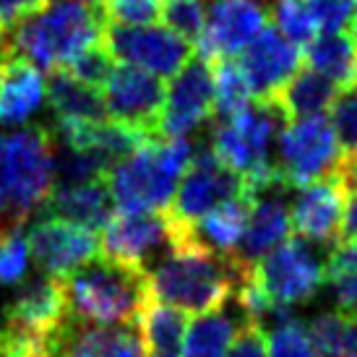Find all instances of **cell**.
Instances as JSON below:
<instances>
[{
	"instance_id": "6da1fadb",
	"label": "cell",
	"mask_w": 357,
	"mask_h": 357,
	"mask_svg": "<svg viewBox=\"0 0 357 357\" xmlns=\"http://www.w3.org/2000/svg\"><path fill=\"white\" fill-rule=\"evenodd\" d=\"M146 274L151 298L185 316L225 307L238 284V268L229 258L214 256L190 240H172Z\"/></svg>"
},
{
	"instance_id": "7a4b0ae2",
	"label": "cell",
	"mask_w": 357,
	"mask_h": 357,
	"mask_svg": "<svg viewBox=\"0 0 357 357\" xmlns=\"http://www.w3.org/2000/svg\"><path fill=\"white\" fill-rule=\"evenodd\" d=\"M66 313L79 324L133 326L149 303V274L97 256L63 279Z\"/></svg>"
},
{
	"instance_id": "3957f363",
	"label": "cell",
	"mask_w": 357,
	"mask_h": 357,
	"mask_svg": "<svg viewBox=\"0 0 357 357\" xmlns=\"http://www.w3.org/2000/svg\"><path fill=\"white\" fill-rule=\"evenodd\" d=\"M102 29V13L84 0H50L6 37V55H19L34 68L52 73L68 66L81 50L97 45Z\"/></svg>"
},
{
	"instance_id": "277c9868",
	"label": "cell",
	"mask_w": 357,
	"mask_h": 357,
	"mask_svg": "<svg viewBox=\"0 0 357 357\" xmlns=\"http://www.w3.org/2000/svg\"><path fill=\"white\" fill-rule=\"evenodd\" d=\"M196 146L190 139L144 141L107 172L112 204L120 211H165L178 190Z\"/></svg>"
},
{
	"instance_id": "5b68a950",
	"label": "cell",
	"mask_w": 357,
	"mask_h": 357,
	"mask_svg": "<svg viewBox=\"0 0 357 357\" xmlns=\"http://www.w3.org/2000/svg\"><path fill=\"white\" fill-rule=\"evenodd\" d=\"M284 123L287 118L279 109L277 100H253L248 107L214 126L208 149L225 167L238 172L250 190H256L279 180L271 149Z\"/></svg>"
},
{
	"instance_id": "8992f818",
	"label": "cell",
	"mask_w": 357,
	"mask_h": 357,
	"mask_svg": "<svg viewBox=\"0 0 357 357\" xmlns=\"http://www.w3.org/2000/svg\"><path fill=\"white\" fill-rule=\"evenodd\" d=\"M0 178L16 217L26 225L40 211L55 183V139L45 126L0 133Z\"/></svg>"
},
{
	"instance_id": "52a82bcc",
	"label": "cell",
	"mask_w": 357,
	"mask_h": 357,
	"mask_svg": "<svg viewBox=\"0 0 357 357\" xmlns=\"http://www.w3.org/2000/svg\"><path fill=\"white\" fill-rule=\"evenodd\" d=\"M250 277L271 305L292 310L310 303L326 284V258L295 235L261 258L250 268Z\"/></svg>"
},
{
	"instance_id": "ba28073f",
	"label": "cell",
	"mask_w": 357,
	"mask_h": 357,
	"mask_svg": "<svg viewBox=\"0 0 357 357\" xmlns=\"http://www.w3.org/2000/svg\"><path fill=\"white\" fill-rule=\"evenodd\" d=\"M339 162L342 146L326 115L287 120L279 130L274 169L284 188L295 190L313 180L334 175Z\"/></svg>"
},
{
	"instance_id": "9c48e42d",
	"label": "cell",
	"mask_w": 357,
	"mask_h": 357,
	"mask_svg": "<svg viewBox=\"0 0 357 357\" xmlns=\"http://www.w3.org/2000/svg\"><path fill=\"white\" fill-rule=\"evenodd\" d=\"M248 190L245 180L217 159L208 146H199L178 183V190L165 208V217L175 229H188L222 201Z\"/></svg>"
},
{
	"instance_id": "30bf717a",
	"label": "cell",
	"mask_w": 357,
	"mask_h": 357,
	"mask_svg": "<svg viewBox=\"0 0 357 357\" xmlns=\"http://www.w3.org/2000/svg\"><path fill=\"white\" fill-rule=\"evenodd\" d=\"M102 45L115 60L157 76L172 79L193 55V45L178 37L167 26H112L105 24Z\"/></svg>"
},
{
	"instance_id": "8fae6325",
	"label": "cell",
	"mask_w": 357,
	"mask_h": 357,
	"mask_svg": "<svg viewBox=\"0 0 357 357\" xmlns=\"http://www.w3.org/2000/svg\"><path fill=\"white\" fill-rule=\"evenodd\" d=\"M214 120V76L206 60H188L165 89L159 112V139H188Z\"/></svg>"
},
{
	"instance_id": "7c38bea8",
	"label": "cell",
	"mask_w": 357,
	"mask_h": 357,
	"mask_svg": "<svg viewBox=\"0 0 357 357\" xmlns=\"http://www.w3.org/2000/svg\"><path fill=\"white\" fill-rule=\"evenodd\" d=\"M274 0H211L199 42V58L208 66L217 60L238 58L240 52L268 26Z\"/></svg>"
},
{
	"instance_id": "4fadbf2b",
	"label": "cell",
	"mask_w": 357,
	"mask_h": 357,
	"mask_svg": "<svg viewBox=\"0 0 357 357\" xmlns=\"http://www.w3.org/2000/svg\"><path fill=\"white\" fill-rule=\"evenodd\" d=\"M100 256L149 271L169 248V222L165 211H112L105 225Z\"/></svg>"
},
{
	"instance_id": "5bb4252c",
	"label": "cell",
	"mask_w": 357,
	"mask_h": 357,
	"mask_svg": "<svg viewBox=\"0 0 357 357\" xmlns=\"http://www.w3.org/2000/svg\"><path fill=\"white\" fill-rule=\"evenodd\" d=\"M102 89H105L102 102H105L107 120L157 136L159 112L165 102L162 79L133 66H118L109 70Z\"/></svg>"
},
{
	"instance_id": "9a60e30c",
	"label": "cell",
	"mask_w": 357,
	"mask_h": 357,
	"mask_svg": "<svg viewBox=\"0 0 357 357\" xmlns=\"http://www.w3.org/2000/svg\"><path fill=\"white\" fill-rule=\"evenodd\" d=\"M29 253L42 274L66 279L100 256L97 229L81 227L58 217H42L29 232Z\"/></svg>"
},
{
	"instance_id": "2e32d148",
	"label": "cell",
	"mask_w": 357,
	"mask_h": 357,
	"mask_svg": "<svg viewBox=\"0 0 357 357\" xmlns=\"http://www.w3.org/2000/svg\"><path fill=\"white\" fill-rule=\"evenodd\" d=\"M344 204L347 190L337 172L300 185L289 201V227L310 245H324L328 250L342 238Z\"/></svg>"
},
{
	"instance_id": "e0dca14e",
	"label": "cell",
	"mask_w": 357,
	"mask_h": 357,
	"mask_svg": "<svg viewBox=\"0 0 357 357\" xmlns=\"http://www.w3.org/2000/svg\"><path fill=\"white\" fill-rule=\"evenodd\" d=\"M287 193L289 188H284L279 180L253 190L243 238L229 258L238 268H253L261 258L268 256L292 235Z\"/></svg>"
},
{
	"instance_id": "ac0fdd59",
	"label": "cell",
	"mask_w": 357,
	"mask_h": 357,
	"mask_svg": "<svg viewBox=\"0 0 357 357\" xmlns=\"http://www.w3.org/2000/svg\"><path fill=\"white\" fill-rule=\"evenodd\" d=\"M238 63L253 89V100H277L282 86L303 66V52L279 29L264 26V31L238 55Z\"/></svg>"
},
{
	"instance_id": "d6986e66",
	"label": "cell",
	"mask_w": 357,
	"mask_h": 357,
	"mask_svg": "<svg viewBox=\"0 0 357 357\" xmlns=\"http://www.w3.org/2000/svg\"><path fill=\"white\" fill-rule=\"evenodd\" d=\"M47 357H146V349L130 326H94L66 316L47 337Z\"/></svg>"
},
{
	"instance_id": "ffe728a7",
	"label": "cell",
	"mask_w": 357,
	"mask_h": 357,
	"mask_svg": "<svg viewBox=\"0 0 357 357\" xmlns=\"http://www.w3.org/2000/svg\"><path fill=\"white\" fill-rule=\"evenodd\" d=\"M66 292H63V279L42 277L26 282L16 292L6 307V321L16 328H24L29 334L47 339L55 328L66 321Z\"/></svg>"
},
{
	"instance_id": "44dd1931",
	"label": "cell",
	"mask_w": 357,
	"mask_h": 357,
	"mask_svg": "<svg viewBox=\"0 0 357 357\" xmlns=\"http://www.w3.org/2000/svg\"><path fill=\"white\" fill-rule=\"evenodd\" d=\"M47 81L19 55L0 58V126H24L45 105Z\"/></svg>"
},
{
	"instance_id": "7402d4cb",
	"label": "cell",
	"mask_w": 357,
	"mask_h": 357,
	"mask_svg": "<svg viewBox=\"0 0 357 357\" xmlns=\"http://www.w3.org/2000/svg\"><path fill=\"white\" fill-rule=\"evenodd\" d=\"M42 217H58L89 229H102L115 211L112 196L105 180L89 183H66L52 185L50 196L42 204Z\"/></svg>"
},
{
	"instance_id": "603a6c76",
	"label": "cell",
	"mask_w": 357,
	"mask_h": 357,
	"mask_svg": "<svg viewBox=\"0 0 357 357\" xmlns=\"http://www.w3.org/2000/svg\"><path fill=\"white\" fill-rule=\"evenodd\" d=\"M227 305L201 313L190 321L185 326V334H183L180 357H227L240 326L248 321L238 310V305H235V310H227Z\"/></svg>"
},
{
	"instance_id": "cb8c5ba5",
	"label": "cell",
	"mask_w": 357,
	"mask_h": 357,
	"mask_svg": "<svg viewBox=\"0 0 357 357\" xmlns=\"http://www.w3.org/2000/svg\"><path fill=\"white\" fill-rule=\"evenodd\" d=\"M305 66L328 79L339 91L357 84V45L347 31H324L307 42Z\"/></svg>"
},
{
	"instance_id": "d4e9b609",
	"label": "cell",
	"mask_w": 357,
	"mask_h": 357,
	"mask_svg": "<svg viewBox=\"0 0 357 357\" xmlns=\"http://www.w3.org/2000/svg\"><path fill=\"white\" fill-rule=\"evenodd\" d=\"M47 100L55 123H100L107 120L100 89L81 84L68 70H52L47 81Z\"/></svg>"
},
{
	"instance_id": "484cf974",
	"label": "cell",
	"mask_w": 357,
	"mask_h": 357,
	"mask_svg": "<svg viewBox=\"0 0 357 357\" xmlns=\"http://www.w3.org/2000/svg\"><path fill=\"white\" fill-rule=\"evenodd\" d=\"M337 94L339 89L331 81L303 63L298 73L277 94V105L287 120L313 118V115H326L337 100Z\"/></svg>"
},
{
	"instance_id": "4316f807",
	"label": "cell",
	"mask_w": 357,
	"mask_h": 357,
	"mask_svg": "<svg viewBox=\"0 0 357 357\" xmlns=\"http://www.w3.org/2000/svg\"><path fill=\"white\" fill-rule=\"evenodd\" d=\"M139 337L141 344L151 357H180V344L185 334V313L172 305H165L159 300L149 298L139 313Z\"/></svg>"
},
{
	"instance_id": "83f0119b",
	"label": "cell",
	"mask_w": 357,
	"mask_h": 357,
	"mask_svg": "<svg viewBox=\"0 0 357 357\" xmlns=\"http://www.w3.org/2000/svg\"><path fill=\"white\" fill-rule=\"evenodd\" d=\"M326 284L339 313L357 321V238H339L328 248Z\"/></svg>"
},
{
	"instance_id": "f1b7e54d",
	"label": "cell",
	"mask_w": 357,
	"mask_h": 357,
	"mask_svg": "<svg viewBox=\"0 0 357 357\" xmlns=\"http://www.w3.org/2000/svg\"><path fill=\"white\" fill-rule=\"evenodd\" d=\"M307 337L313 342L316 355L321 357H339L347 355V352H357V321L339 313V310H324L310 321Z\"/></svg>"
},
{
	"instance_id": "f546056e",
	"label": "cell",
	"mask_w": 357,
	"mask_h": 357,
	"mask_svg": "<svg viewBox=\"0 0 357 357\" xmlns=\"http://www.w3.org/2000/svg\"><path fill=\"white\" fill-rule=\"evenodd\" d=\"M211 76H214V118H232L235 112L253 102V89L235 58L211 63Z\"/></svg>"
},
{
	"instance_id": "4dcf8cb0",
	"label": "cell",
	"mask_w": 357,
	"mask_h": 357,
	"mask_svg": "<svg viewBox=\"0 0 357 357\" xmlns=\"http://www.w3.org/2000/svg\"><path fill=\"white\" fill-rule=\"evenodd\" d=\"M268 16L274 19L277 29L287 37L292 45H307L321 34L316 19L310 16L305 0H274Z\"/></svg>"
},
{
	"instance_id": "1f68e13d",
	"label": "cell",
	"mask_w": 357,
	"mask_h": 357,
	"mask_svg": "<svg viewBox=\"0 0 357 357\" xmlns=\"http://www.w3.org/2000/svg\"><path fill=\"white\" fill-rule=\"evenodd\" d=\"M268 357H316L313 342L307 337V326L295 316L279 321L268 328Z\"/></svg>"
},
{
	"instance_id": "d6a6232c",
	"label": "cell",
	"mask_w": 357,
	"mask_h": 357,
	"mask_svg": "<svg viewBox=\"0 0 357 357\" xmlns=\"http://www.w3.org/2000/svg\"><path fill=\"white\" fill-rule=\"evenodd\" d=\"M159 16L165 19V26L169 31H175L190 45H196L204 31L206 10H204V0H167Z\"/></svg>"
},
{
	"instance_id": "836d02e7",
	"label": "cell",
	"mask_w": 357,
	"mask_h": 357,
	"mask_svg": "<svg viewBox=\"0 0 357 357\" xmlns=\"http://www.w3.org/2000/svg\"><path fill=\"white\" fill-rule=\"evenodd\" d=\"M29 240L21 229L0 235V284H21L29 274Z\"/></svg>"
},
{
	"instance_id": "e575fe53",
	"label": "cell",
	"mask_w": 357,
	"mask_h": 357,
	"mask_svg": "<svg viewBox=\"0 0 357 357\" xmlns=\"http://www.w3.org/2000/svg\"><path fill=\"white\" fill-rule=\"evenodd\" d=\"M102 21L112 26H149L162 13L159 0H107L100 8Z\"/></svg>"
},
{
	"instance_id": "d590c367",
	"label": "cell",
	"mask_w": 357,
	"mask_h": 357,
	"mask_svg": "<svg viewBox=\"0 0 357 357\" xmlns=\"http://www.w3.org/2000/svg\"><path fill=\"white\" fill-rule=\"evenodd\" d=\"M112 55L107 52V47L102 45V40L97 45H91L86 50H81L76 58L70 60L66 70H68L73 79H79L81 84H86V86H94V89H100L102 84L107 81L109 70L115 68L112 66Z\"/></svg>"
},
{
	"instance_id": "8d00e7d4",
	"label": "cell",
	"mask_w": 357,
	"mask_h": 357,
	"mask_svg": "<svg viewBox=\"0 0 357 357\" xmlns=\"http://www.w3.org/2000/svg\"><path fill=\"white\" fill-rule=\"evenodd\" d=\"M331 128L337 136L339 146L344 154L357 151V86L347 91H339L334 105H331Z\"/></svg>"
},
{
	"instance_id": "74e56055",
	"label": "cell",
	"mask_w": 357,
	"mask_h": 357,
	"mask_svg": "<svg viewBox=\"0 0 357 357\" xmlns=\"http://www.w3.org/2000/svg\"><path fill=\"white\" fill-rule=\"evenodd\" d=\"M318 31H344L355 16V0H305Z\"/></svg>"
},
{
	"instance_id": "f35d334b",
	"label": "cell",
	"mask_w": 357,
	"mask_h": 357,
	"mask_svg": "<svg viewBox=\"0 0 357 357\" xmlns=\"http://www.w3.org/2000/svg\"><path fill=\"white\" fill-rule=\"evenodd\" d=\"M227 357H268L264 328L258 326V324H253V321H245V324L240 326L238 337L232 342Z\"/></svg>"
},
{
	"instance_id": "ab89813d",
	"label": "cell",
	"mask_w": 357,
	"mask_h": 357,
	"mask_svg": "<svg viewBox=\"0 0 357 357\" xmlns=\"http://www.w3.org/2000/svg\"><path fill=\"white\" fill-rule=\"evenodd\" d=\"M50 0H0V34L13 31L24 19L34 16Z\"/></svg>"
},
{
	"instance_id": "60d3db41",
	"label": "cell",
	"mask_w": 357,
	"mask_h": 357,
	"mask_svg": "<svg viewBox=\"0 0 357 357\" xmlns=\"http://www.w3.org/2000/svg\"><path fill=\"white\" fill-rule=\"evenodd\" d=\"M342 238H357V190H347L344 222H342Z\"/></svg>"
},
{
	"instance_id": "b9f144b4",
	"label": "cell",
	"mask_w": 357,
	"mask_h": 357,
	"mask_svg": "<svg viewBox=\"0 0 357 357\" xmlns=\"http://www.w3.org/2000/svg\"><path fill=\"white\" fill-rule=\"evenodd\" d=\"M349 37H352V40H355V45H357V19L352 21V29H349Z\"/></svg>"
},
{
	"instance_id": "7bdbcfd3",
	"label": "cell",
	"mask_w": 357,
	"mask_h": 357,
	"mask_svg": "<svg viewBox=\"0 0 357 357\" xmlns=\"http://www.w3.org/2000/svg\"><path fill=\"white\" fill-rule=\"evenodd\" d=\"M6 55V34H0V58Z\"/></svg>"
},
{
	"instance_id": "ee69618b",
	"label": "cell",
	"mask_w": 357,
	"mask_h": 357,
	"mask_svg": "<svg viewBox=\"0 0 357 357\" xmlns=\"http://www.w3.org/2000/svg\"><path fill=\"white\" fill-rule=\"evenodd\" d=\"M84 3H91V6H105L107 0H84Z\"/></svg>"
},
{
	"instance_id": "f6af8a7d",
	"label": "cell",
	"mask_w": 357,
	"mask_h": 357,
	"mask_svg": "<svg viewBox=\"0 0 357 357\" xmlns=\"http://www.w3.org/2000/svg\"><path fill=\"white\" fill-rule=\"evenodd\" d=\"M339 357H357V352H347V355H339Z\"/></svg>"
},
{
	"instance_id": "bcb514c9",
	"label": "cell",
	"mask_w": 357,
	"mask_h": 357,
	"mask_svg": "<svg viewBox=\"0 0 357 357\" xmlns=\"http://www.w3.org/2000/svg\"><path fill=\"white\" fill-rule=\"evenodd\" d=\"M352 19H357V0H355V16H352Z\"/></svg>"
},
{
	"instance_id": "7dc6e473",
	"label": "cell",
	"mask_w": 357,
	"mask_h": 357,
	"mask_svg": "<svg viewBox=\"0 0 357 357\" xmlns=\"http://www.w3.org/2000/svg\"><path fill=\"white\" fill-rule=\"evenodd\" d=\"M146 357H151V355H146Z\"/></svg>"
},
{
	"instance_id": "c3c4849f",
	"label": "cell",
	"mask_w": 357,
	"mask_h": 357,
	"mask_svg": "<svg viewBox=\"0 0 357 357\" xmlns=\"http://www.w3.org/2000/svg\"><path fill=\"white\" fill-rule=\"evenodd\" d=\"M355 86H357V84H355Z\"/></svg>"
}]
</instances>
